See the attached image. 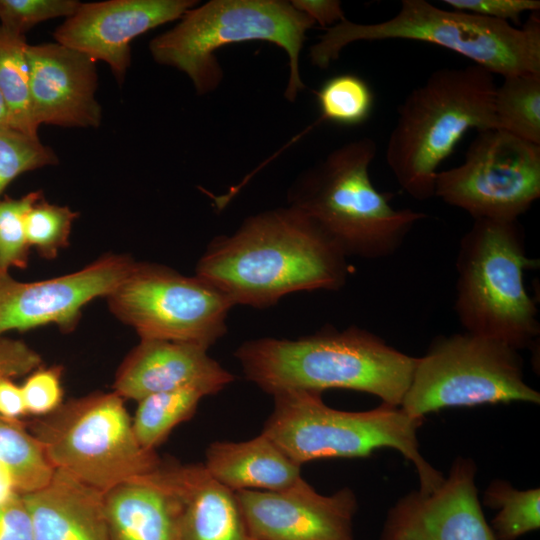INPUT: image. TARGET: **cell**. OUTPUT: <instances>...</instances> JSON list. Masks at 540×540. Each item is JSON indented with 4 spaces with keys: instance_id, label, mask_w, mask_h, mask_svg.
<instances>
[{
    "instance_id": "cell-13",
    "label": "cell",
    "mask_w": 540,
    "mask_h": 540,
    "mask_svg": "<svg viewBox=\"0 0 540 540\" xmlns=\"http://www.w3.org/2000/svg\"><path fill=\"white\" fill-rule=\"evenodd\" d=\"M135 261L106 254L73 273L37 282H19L0 270V336L48 324L70 332L85 305L110 295L128 276Z\"/></svg>"
},
{
    "instance_id": "cell-7",
    "label": "cell",
    "mask_w": 540,
    "mask_h": 540,
    "mask_svg": "<svg viewBox=\"0 0 540 540\" xmlns=\"http://www.w3.org/2000/svg\"><path fill=\"white\" fill-rule=\"evenodd\" d=\"M519 220H474L456 258L455 312L466 332L499 340L520 351L540 335L536 303L524 271L538 261L526 254Z\"/></svg>"
},
{
    "instance_id": "cell-19",
    "label": "cell",
    "mask_w": 540,
    "mask_h": 540,
    "mask_svg": "<svg viewBox=\"0 0 540 540\" xmlns=\"http://www.w3.org/2000/svg\"><path fill=\"white\" fill-rule=\"evenodd\" d=\"M176 465L162 461L104 492L109 540H175L182 505Z\"/></svg>"
},
{
    "instance_id": "cell-4",
    "label": "cell",
    "mask_w": 540,
    "mask_h": 540,
    "mask_svg": "<svg viewBox=\"0 0 540 540\" xmlns=\"http://www.w3.org/2000/svg\"><path fill=\"white\" fill-rule=\"evenodd\" d=\"M377 145L365 137L330 152L304 172L289 191L288 201L311 219L348 256H391L426 214L395 209L390 194L373 185L369 168Z\"/></svg>"
},
{
    "instance_id": "cell-2",
    "label": "cell",
    "mask_w": 540,
    "mask_h": 540,
    "mask_svg": "<svg viewBox=\"0 0 540 540\" xmlns=\"http://www.w3.org/2000/svg\"><path fill=\"white\" fill-rule=\"evenodd\" d=\"M235 356L245 378L272 396L339 388L369 393L393 406L401 405L417 363V357L357 326L327 327L294 340H249Z\"/></svg>"
},
{
    "instance_id": "cell-6",
    "label": "cell",
    "mask_w": 540,
    "mask_h": 540,
    "mask_svg": "<svg viewBox=\"0 0 540 540\" xmlns=\"http://www.w3.org/2000/svg\"><path fill=\"white\" fill-rule=\"evenodd\" d=\"M273 398V411L261 433L300 466L324 458L367 457L377 449L393 448L414 465L419 491L430 492L445 478L420 453L417 432L424 417L383 402L368 411L337 410L324 403L321 392L310 390L283 391Z\"/></svg>"
},
{
    "instance_id": "cell-10",
    "label": "cell",
    "mask_w": 540,
    "mask_h": 540,
    "mask_svg": "<svg viewBox=\"0 0 540 540\" xmlns=\"http://www.w3.org/2000/svg\"><path fill=\"white\" fill-rule=\"evenodd\" d=\"M540 403L524 380L519 351L496 339L464 331L438 336L417 357L400 407L413 417L452 407L508 402Z\"/></svg>"
},
{
    "instance_id": "cell-33",
    "label": "cell",
    "mask_w": 540,
    "mask_h": 540,
    "mask_svg": "<svg viewBox=\"0 0 540 540\" xmlns=\"http://www.w3.org/2000/svg\"><path fill=\"white\" fill-rule=\"evenodd\" d=\"M26 413L43 417L62 405V367L39 366L28 374L21 386Z\"/></svg>"
},
{
    "instance_id": "cell-21",
    "label": "cell",
    "mask_w": 540,
    "mask_h": 540,
    "mask_svg": "<svg viewBox=\"0 0 540 540\" xmlns=\"http://www.w3.org/2000/svg\"><path fill=\"white\" fill-rule=\"evenodd\" d=\"M176 474L181 511L175 540H255L235 492L214 480L203 464H180Z\"/></svg>"
},
{
    "instance_id": "cell-18",
    "label": "cell",
    "mask_w": 540,
    "mask_h": 540,
    "mask_svg": "<svg viewBox=\"0 0 540 540\" xmlns=\"http://www.w3.org/2000/svg\"><path fill=\"white\" fill-rule=\"evenodd\" d=\"M234 381L232 373L208 354V348L187 342L140 339L119 366L113 391L139 401L151 394L196 388L207 396Z\"/></svg>"
},
{
    "instance_id": "cell-31",
    "label": "cell",
    "mask_w": 540,
    "mask_h": 540,
    "mask_svg": "<svg viewBox=\"0 0 540 540\" xmlns=\"http://www.w3.org/2000/svg\"><path fill=\"white\" fill-rule=\"evenodd\" d=\"M34 191L19 199L0 200V270L26 268L30 246L26 235V218L32 206L42 198Z\"/></svg>"
},
{
    "instance_id": "cell-25",
    "label": "cell",
    "mask_w": 540,
    "mask_h": 540,
    "mask_svg": "<svg viewBox=\"0 0 540 540\" xmlns=\"http://www.w3.org/2000/svg\"><path fill=\"white\" fill-rule=\"evenodd\" d=\"M207 396L196 388H182L146 396L138 401L132 425L140 445L155 451L180 423L189 420Z\"/></svg>"
},
{
    "instance_id": "cell-22",
    "label": "cell",
    "mask_w": 540,
    "mask_h": 540,
    "mask_svg": "<svg viewBox=\"0 0 540 540\" xmlns=\"http://www.w3.org/2000/svg\"><path fill=\"white\" fill-rule=\"evenodd\" d=\"M203 466L214 480L234 492L278 491L302 478L301 466L262 433L242 442L211 443Z\"/></svg>"
},
{
    "instance_id": "cell-5",
    "label": "cell",
    "mask_w": 540,
    "mask_h": 540,
    "mask_svg": "<svg viewBox=\"0 0 540 540\" xmlns=\"http://www.w3.org/2000/svg\"><path fill=\"white\" fill-rule=\"evenodd\" d=\"M404 39L458 53L503 78L540 74V18L532 12L521 28L472 13L446 10L426 0H402L392 18L373 24L347 19L326 29L311 46V62L327 68L348 44Z\"/></svg>"
},
{
    "instance_id": "cell-11",
    "label": "cell",
    "mask_w": 540,
    "mask_h": 540,
    "mask_svg": "<svg viewBox=\"0 0 540 540\" xmlns=\"http://www.w3.org/2000/svg\"><path fill=\"white\" fill-rule=\"evenodd\" d=\"M114 315L140 339L194 343L209 349L227 331L234 306L216 287L152 263L135 262L107 297Z\"/></svg>"
},
{
    "instance_id": "cell-9",
    "label": "cell",
    "mask_w": 540,
    "mask_h": 540,
    "mask_svg": "<svg viewBox=\"0 0 540 540\" xmlns=\"http://www.w3.org/2000/svg\"><path fill=\"white\" fill-rule=\"evenodd\" d=\"M124 400L114 391L70 400L33 420L30 432L54 469L106 492L162 462L138 442Z\"/></svg>"
},
{
    "instance_id": "cell-39",
    "label": "cell",
    "mask_w": 540,
    "mask_h": 540,
    "mask_svg": "<svg viewBox=\"0 0 540 540\" xmlns=\"http://www.w3.org/2000/svg\"><path fill=\"white\" fill-rule=\"evenodd\" d=\"M18 491L5 469L0 466V504L18 495Z\"/></svg>"
},
{
    "instance_id": "cell-32",
    "label": "cell",
    "mask_w": 540,
    "mask_h": 540,
    "mask_svg": "<svg viewBox=\"0 0 540 540\" xmlns=\"http://www.w3.org/2000/svg\"><path fill=\"white\" fill-rule=\"evenodd\" d=\"M79 5L76 0H0V25L24 35L40 22L70 17Z\"/></svg>"
},
{
    "instance_id": "cell-35",
    "label": "cell",
    "mask_w": 540,
    "mask_h": 540,
    "mask_svg": "<svg viewBox=\"0 0 540 540\" xmlns=\"http://www.w3.org/2000/svg\"><path fill=\"white\" fill-rule=\"evenodd\" d=\"M41 363L40 355L26 343L0 336V379L28 375Z\"/></svg>"
},
{
    "instance_id": "cell-12",
    "label": "cell",
    "mask_w": 540,
    "mask_h": 540,
    "mask_svg": "<svg viewBox=\"0 0 540 540\" xmlns=\"http://www.w3.org/2000/svg\"><path fill=\"white\" fill-rule=\"evenodd\" d=\"M434 196L474 220H519L540 197V145L496 128L477 131L463 162L438 172Z\"/></svg>"
},
{
    "instance_id": "cell-24",
    "label": "cell",
    "mask_w": 540,
    "mask_h": 540,
    "mask_svg": "<svg viewBox=\"0 0 540 540\" xmlns=\"http://www.w3.org/2000/svg\"><path fill=\"white\" fill-rule=\"evenodd\" d=\"M0 466L10 475L19 494L47 485L55 469L42 445L20 420L0 417Z\"/></svg>"
},
{
    "instance_id": "cell-27",
    "label": "cell",
    "mask_w": 540,
    "mask_h": 540,
    "mask_svg": "<svg viewBox=\"0 0 540 540\" xmlns=\"http://www.w3.org/2000/svg\"><path fill=\"white\" fill-rule=\"evenodd\" d=\"M484 504L499 509L491 521L496 540H516L540 527V489L517 490L505 480H494L486 488Z\"/></svg>"
},
{
    "instance_id": "cell-30",
    "label": "cell",
    "mask_w": 540,
    "mask_h": 540,
    "mask_svg": "<svg viewBox=\"0 0 540 540\" xmlns=\"http://www.w3.org/2000/svg\"><path fill=\"white\" fill-rule=\"evenodd\" d=\"M57 163L54 151L38 137L0 126V194L22 173Z\"/></svg>"
},
{
    "instance_id": "cell-40",
    "label": "cell",
    "mask_w": 540,
    "mask_h": 540,
    "mask_svg": "<svg viewBox=\"0 0 540 540\" xmlns=\"http://www.w3.org/2000/svg\"><path fill=\"white\" fill-rule=\"evenodd\" d=\"M0 126L10 127L7 109L1 95H0Z\"/></svg>"
},
{
    "instance_id": "cell-28",
    "label": "cell",
    "mask_w": 540,
    "mask_h": 540,
    "mask_svg": "<svg viewBox=\"0 0 540 540\" xmlns=\"http://www.w3.org/2000/svg\"><path fill=\"white\" fill-rule=\"evenodd\" d=\"M316 98L321 111L320 120L344 126L364 123L374 105V95L368 83L351 73L327 79L316 92Z\"/></svg>"
},
{
    "instance_id": "cell-8",
    "label": "cell",
    "mask_w": 540,
    "mask_h": 540,
    "mask_svg": "<svg viewBox=\"0 0 540 540\" xmlns=\"http://www.w3.org/2000/svg\"><path fill=\"white\" fill-rule=\"evenodd\" d=\"M172 29L151 40L157 63L184 72L198 94L214 91L223 71L215 57L221 47L246 41H267L288 55L285 97L295 101L304 89L299 55L307 31L315 24L291 2L281 0H212L188 10Z\"/></svg>"
},
{
    "instance_id": "cell-16",
    "label": "cell",
    "mask_w": 540,
    "mask_h": 540,
    "mask_svg": "<svg viewBox=\"0 0 540 540\" xmlns=\"http://www.w3.org/2000/svg\"><path fill=\"white\" fill-rule=\"evenodd\" d=\"M194 0H108L80 3L54 32L57 43L109 65L121 84L131 63L133 39L181 18Z\"/></svg>"
},
{
    "instance_id": "cell-38",
    "label": "cell",
    "mask_w": 540,
    "mask_h": 540,
    "mask_svg": "<svg viewBox=\"0 0 540 540\" xmlns=\"http://www.w3.org/2000/svg\"><path fill=\"white\" fill-rule=\"evenodd\" d=\"M27 415L21 386L11 378L0 379V417L20 420Z\"/></svg>"
},
{
    "instance_id": "cell-37",
    "label": "cell",
    "mask_w": 540,
    "mask_h": 540,
    "mask_svg": "<svg viewBox=\"0 0 540 540\" xmlns=\"http://www.w3.org/2000/svg\"><path fill=\"white\" fill-rule=\"evenodd\" d=\"M291 4L323 27H332L346 19L342 4L337 0H294Z\"/></svg>"
},
{
    "instance_id": "cell-34",
    "label": "cell",
    "mask_w": 540,
    "mask_h": 540,
    "mask_svg": "<svg viewBox=\"0 0 540 540\" xmlns=\"http://www.w3.org/2000/svg\"><path fill=\"white\" fill-rule=\"evenodd\" d=\"M443 3L453 10L507 23H518L524 13L540 9L539 0H443Z\"/></svg>"
},
{
    "instance_id": "cell-23",
    "label": "cell",
    "mask_w": 540,
    "mask_h": 540,
    "mask_svg": "<svg viewBox=\"0 0 540 540\" xmlns=\"http://www.w3.org/2000/svg\"><path fill=\"white\" fill-rule=\"evenodd\" d=\"M27 45L24 35L0 25V95L7 109L9 126L38 137L32 112Z\"/></svg>"
},
{
    "instance_id": "cell-15",
    "label": "cell",
    "mask_w": 540,
    "mask_h": 540,
    "mask_svg": "<svg viewBox=\"0 0 540 540\" xmlns=\"http://www.w3.org/2000/svg\"><path fill=\"white\" fill-rule=\"evenodd\" d=\"M476 471L472 459L457 457L437 488L395 503L379 540H496L478 500Z\"/></svg>"
},
{
    "instance_id": "cell-29",
    "label": "cell",
    "mask_w": 540,
    "mask_h": 540,
    "mask_svg": "<svg viewBox=\"0 0 540 540\" xmlns=\"http://www.w3.org/2000/svg\"><path fill=\"white\" fill-rule=\"evenodd\" d=\"M78 215L68 206L51 204L43 197L40 198L26 218L29 246L34 247L44 258H55L60 249L69 245L72 223Z\"/></svg>"
},
{
    "instance_id": "cell-26",
    "label": "cell",
    "mask_w": 540,
    "mask_h": 540,
    "mask_svg": "<svg viewBox=\"0 0 540 540\" xmlns=\"http://www.w3.org/2000/svg\"><path fill=\"white\" fill-rule=\"evenodd\" d=\"M495 128L540 145V74L504 77L494 95Z\"/></svg>"
},
{
    "instance_id": "cell-3",
    "label": "cell",
    "mask_w": 540,
    "mask_h": 540,
    "mask_svg": "<svg viewBox=\"0 0 540 540\" xmlns=\"http://www.w3.org/2000/svg\"><path fill=\"white\" fill-rule=\"evenodd\" d=\"M494 75L478 65L441 68L397 109L386 162L416 200L434 196L438 167L470 130L495 128Z\"/></svg>"
},
{
    "instance_id": "cell-1",
    "label": "cell",
    "mask_w": 540,
    "mask_h": 540,
    "mask_svg": "<svg viewBox=\"0 0 540 540\" xmlns=\"http://www.w3.org/2000/svg\"><path fill=\"white\" fill-rule=\"evenodd\" d=\"M346 259L311 219L288 206L250 216L232 234L215 237L196 275L234 306L267 308L291 293L339 290L348 276Z\"/></svg>"
},
{
    "instance_id": "cell-17",
    "label": "cell",
    "mask_w": 540,
    "mask_h": 540,
    "mask_svg": "<svg viewBox=\"0 0 540 540\" xmlns=\"http://www.w3.org/2000/svg\"><path fill=\"white\" fill-rule=\"evenodd\" d=\"M32 112L36 125L98 127L96 61L59 43L27 45Z\"/></svg>"
},
{
    "instance_id": "cell-14",
    "label": "cell",
    "mask_w": 540,
    "mask_h": 540,
    "mask_svg": "<svg viewBox=\"0 0 540 540\" xmlns=\"http://www.w3.org/2000/svg\"><path fill=\"white\" fill-rule=\"evenodd\" d=\"M235 497L255 540H355L358 504L349 487L322 495L301 478L286 489L239 490Z\"/></svg>"
},
{
    "instance_id": "cell-36",
    "label": "cell",
    "mask_w": 540,
    "mask_h": 540,
    "mask_svg": "<svg viewBox=\"0 0 540 540\" xmlns=\"http://www.w3.org/2000/svg\"><path fill=\"white\" fill-rule=\"evenodd\" d=\"M0 540H34L30 514L22 494L0 504Z\"/></svg>"
},
{
    "instance_id": "cell-20",
    "label": "cell",
    "mask_w": 540,
    "mask_h": 540,
    "mask_svg": "<svg viewBox=\"0 0 540 540\" xmlns=\"http://www.w3.org/2000/svg\"><path fill=\"white\" fill-rule=\"evenodd\" d=\"M34 540H109L104 492L56 470L43 488L22 494Z\"/></svg>"
}]
</instances>
